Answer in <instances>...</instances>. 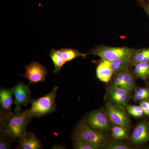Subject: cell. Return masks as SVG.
<instances>
[{
  "mask_svg": "<svg viewBox=\"0 0 149 149\" xmlns=\"http://www.w3.org/2000/svg\"><path fill=\"white\" fill-rule=\"evenodd\" d=\"M32 118L28 116L25 111L8 115H1V136L18 141L27 133V125Z\"/></svg>",
  "mask_w": 149,
  "mask_h": 149,
  "instance_id": "1",
  "label": "cell"
},
{
  "mask_svg": "<svg viewBox=\"0 0 149 149\" xmlns=\"http://www.w3.org/2000/svg\"><path fill=\"white\" fill-rule=\"evenodd\" d=\"M58 87L56 86L50 93L39 98L32 100L31 107L26 110L28 116L40 118L55 111V99Z\"/></svg>",
  "mask_w": 149,
  "mask_h": 149,
  "instance_id": "2",
  "label": "cell"
},
{
  "mask_svg": "<svg viewBox=\"0 0 149 149\" xmlns=\"http://www.w3.org/2000/svg\"><path fill=\"white\" fill-rule=\"evenodd\" d=\"M139 49L128 47L100 45L93 48L87 54L98 56L103 60L111 61L120 58L131 59Z\"/></svg>",
  "mask_w": 149,
  "mask_h": 149,
  "instance_id": "3",
  "label": "cell"
},
{
  "mask_svg": "<svg viewBox=\"0 0 149 149\" xmlns=\"http://www.w3.org/2000/svg\"><path fill=\"white\" fill-rule=\"evenodd\" d=\"M74 136L95 149L105 146L108 142L106 136L100 131L92 129L85 123H81L78 126Z\"/></svg>",
  "mask_w": 149,
  "mask_h": 149,
  "instance_id": "4",
  "label": "cell"
},
{
  "mask_svg": "<svg viewBox=\"0 0 149 149\" xmlns=\"http://www.w3.org/2000/svg\"><path fill=\"white\" fill-rule=\"evenodd\" d=\"M109 118L106 113L101 110L95 111L90 113L85 120V123L92 129L106 132L110 127Z\"/></svg>",
  "mask_w": 149,
  "mask_h": 149,
  "instance_id": "5",
  "label": "cell"
},
{
  "mask_svg": "<svg viewBox=\"0 0 149 149\" xmlns=\"http://www.w3.org/2000/svg\"><path fill=\"white\" fill-rule=\"evenodd\" d=\"M25 72L21 76L29 81V85L43 82L45 80L47 71L42 65L36 61L32 62L25 66Z\"/></svg>",
  "mask_w": 149,
  "mask_h": 149,
  "instance_id": "6",
  "label": "cell"
},
{
  "mask_svg": "<svg viewBox=\"0 0 149 149\" xmlns=\"http://www.w3.org/2000/svg\"><path fill=\"white\" fill-rule=\"evenodd\" d=\"M119 107L108 103L107 104L104 111L111 122L113 124L128 129L130 126L129 118L125 112Z\"/></svg>",
  "mask_w": 149,
  "mask_h": 149,
  "instance_id": "7",
  "label": "cell"
},
{
  "mask_svg": "<svg viewBox=\"0 0 149 149\" xmlns=\"http://www.w3.org/2000/svg\"><path fill=\"white\" fill-rule=\"evenodd\" d=\"M14 95L15 97L14 101L15 108V113L20 112L22 106L25 107L28 103H31V92L28 86L25 85L22 82H19L13 87Z\"/></svg>",
  "mask_w": 149,
  "mask_h": 149,
  "instance_id": "8",
  "label": "cell"
},
{
  "mask_svg": "<svg viewBox=\"0 0 149 149\" xmlns=\"http://www.w3.org/2000/svg\"><path fill=\"white\" fill-rule=\"evenodd\" d=\"M135 76L129 68L119 73L115 74L112 80V85L115 87L124 88L131 91L135 87Z\"/></svg>",
  "mask_w": 149,
  "mask_h": 149,
  "instance_id": "9",
  "label": "cell"
},
{
  "mask_svg": "<svg viewBox=\"0 0 149 149\" xmlns=\"http://www.w3.org/2000/svg\"><path fill=\"white\" fill-rule=\"evenodd\" d=\"M130 92L124 88L111 87L108 91V97L115 105L121 107L126 105L130 100Z\"/></svg>",
  "mask_w": 149,
  "mask_h": 149,
  "instance_id": "10",
  "label": "cell"
},
{
  "mask_svg": "<svg viewBox=\"0 0 149 149\" xmlns=\"http://www.w3.org/2000/svg\"><path fill=\"white\" fill-rule=\"evenodd\" d=\"M13 88H1L0 90L1 115H8L13 113L11 108L14 101L13 99Z\"/></svg>",
  "mask_w": 149,
  "mask_h": 149,
  "instance_id": "11",
  "label": "cell"
},
{
  "mask_svg": "<svg viewBox=\"0 0 149 149\" xmlns=\"http://www.w3.org/2000/svg\"><path fill=\"white\" fill-rule=\"evenodd\" d=\"M149 140V125L146 121H143L137 125L133 130L130 138L133 143L141 144Z\"/></svg>",
  "mask_w": 149,
  "mask_h": 149,
  "instance_id": "12",
  "label": "cell"
},
{
  "mask_svg": "<svg viewBox=\"0 0 149 149\" xmlns=\"http://www.w3.org/2000/svg\"><path fill=\"white\" fill-rule=\"evenodd\" d=\"M18 145L16 149H40L42 148V144L35 134L27 132L18 140Z\"/></svg>",
  "mask_w": 149,
  "mask_h": 149,
  "instance_id": "13",
  "label": "cell"
},
{
  "mask_svg": "<svg viewBox=\"0 0 149 149\" xmlns=\"http://www.w3.org/2000/svg\"><path fill=\"white\" fill-rule=\"evenodd\" d=\"M114 74L107 61L103 60L100 62L96 69V75L100 81L108 83Z\"/></svg>",
  "mask_w": 149,
  "mask_h": 149,
  "instance_id": "14",
  "label": "cell"
},
{
  "mask_svg": "<svg viewBox=\"0 0 149 149\" xmlns=\"http://www.w3.org/2000/svg\"><path fill=\"white\" fill-rule=\"evenodd\" d=\"M130 60L131 59L130 58H120L111 61H107L114 74H116L130 67Z\"/></svg>",
  "mask_w": 149,
  "mask_h": 149,
  "instance_id": "15",
  "label": "cell"
},
{
  "mask_svg": "<svg viewBox=\"0 0 149 149\" xmlns=\"http://www.w3.org/2000/svg\"><path fill=\"white\" fill-rule=\"evenodd\" d=\"M49 55L54 65L53 73L58 74L61 70V68L65 63L63 58L61 52L60 50H56L55 49H53L50 51Z\"/></svg>",
  "mask_w": 149,
  "mask_h": 149,
  "instance_id": "16",
  "label": "cell"
},
{
  "mask_svg": "<svg viewBox=\"0 0 149 149\" xmlns=\"http://www.w3.org/2000/svg\"><path fill=\"white\" fill-rule=\"evenodd\" d=\"M135 76L146 80L149 76V61L137 63L134 66Z\"/></svg>",
  "mask_w": 149,
  "mask_h": 149,
  "instance_id": "17",
  "label": "cell"
},
{
  "mask_svg": "<svg viewBox=\"0 0 149 149\" xmlns=\"http://www.w3.org/2000/svg\"><path fill=\"white\" fill-rule=\"evenodd\" d=\"M149 61V47L139 49L130 60V67L138 63Z\"/></svg>",
  "mask_w": 149,
  "mask_h": 149,
  "instance_id": "18",
  "label": "cell"
},
{
  "mask_svg": "<svg viewBox=\"0 0 149 149\" xmlns=\"http://www.w3.org/2000/svg\"><path fill=\"white\" fill-rule=\"evenodd\" d=\"M60 51L65 63L71 61L74 59L79 57L85 58L87 55V54L82 53L77 50L73 49L61 48Z\"/></svg>",
  "mask_w": 149,
  "mask_h": 149,
  "instance_id": "19",
  "label": "cell"
},
{
  "mask_svg": "<svg viewBox=\"0 0 149 149\" xmlns=\"http://www.w3.org/2000/svg\"><path fill=\"white\" fill-rule=\"evenodd\" d=\"M127 129L120 126L115 125L111 128L112 136L116 140H124L128 139Z\"/></svg>",
  "mask_w": 149,
  "mask_h": 149,
  "instance_id": "20",
  "label": "cell"
},
{
  "mask_svg": "<svg viewBox=\"0 0 149 149\" xmlns=\"http://www.w3.org/2000/svg\"><path fill=\"white\" fill-rule=\"evenodd\" d=\"M136 101H143L149 99V90L148 88H141L136 89L133 95Z\"/></svg>",
  "mask_w": 149,
  "mask_h": 149,
  "instance_id": "21",
  "label": "cell"
},
{
  "mask_svg": "<svg viewBox=\"0 0 149 149\" xmlns=\"http://www.w3.org/2000/svg\"><path fill=\"white\" fill-rule=\"evenodd\" d=\"M125 108L130 115L137 118L142 117L144 113L143 111L140 106L126 105Z\"/></svg>",
  "mask_w": 149,
  "mask_h": 149,
  "instance_id": "22",
  "label": "cell"
},
{
  "mask_svg": "<svg viewBox=\"0 0 149 149\" xmlns=\"http://www.w3.org/2000/svg\"><path fill=\"white\" fill-rule=\"evenodd\" d=\"M74 148L77 149H95L92 146L86 143L77 137H74Z\"/></svg>",
  "mask_w": 149,
  "mask_h": 149,
  "instance_id": "23",
  "label": "cell"
},
{
  "mask_svg": "<svg viewBox=\"0 0 149 149\" xmlns=\"http://www.w3.org/2000/svg\"><path fill=\"white\" fill-rule=\"evenodd\" d=\"M108 149H129L130 147L122 142H114L108 145L106 147Z\"/></svg>",
  "mask_w": 149,
  "mask_h": 149,
  "instance_id": "24",
  "label": "cell"
},
{
  "mask_svg": "<svg viewBox=\"0 0 149 149\" xmlns=\"http://www.w3.org/2000/svg\"><path fill=\"white\" fill-rule=\"evenodd\" d=\"M14 141L12 139L2 136L0 140V149L9 148Z\"/></svg>",
  "mask_w": 149,
  "mask_h": 149,
  "instance_id": "25",
  "label": "cell"
},
{
  "mask_svg": "<svg viewBox=\"0 0 149 149\" xmlns=\"http://www.w3.org/2000/svg\"><path fill=\"white\" fill-rule=\"evenodd\" d=\"M140 106L142 108L145 114L149 117V101L145 100L141 101Z\"/></svg>",
  "mask_w": 149,
  "mask_h": 149,
  "instance_id": "26",
  "label": "cell"
},
{
  "mask_svg": "<svg viewBox=\"0 0 149 149\" xmlns=\"http://www.w3.org/2000/svg\"><path fill=\"white\" fill-rule=\"evenodd\" d=\"M141 7L142 8L145 12L146 13L147 15L149 17V3L148 1H144L143 3H139Z\"/></svg>",
  "mask_w": 149,
  "mask_h": 149,
  "instance_id": "27",
  "label": "cell"
},
{
  "mask_svg": "<svg viewBox=\"0 0 149 149\" xmlns=\"http://www.w3.org/2000/svg\"><path fill=\"white\" fill-rule=\"evenodd\" d=\"M136 1H137L139 2V3H143L145 1L144 0H136Z\"/></svg>",
  "mask_w": 149,
  "mask_h": 149,
  "instance_id": "28",
  "label": "cell"
},
{
  "mask_svg": "<svg viewBox=\"0 0 149 149\" xmlns=\"http://www.w3.org/2000/svg\"><path fill=\"white\" fill-rule=\"evenodd\" d=\"M148 2L149 3V0H148Z\"/></svg>",
  "mask_w": 149,
  "mask_h": 149,
  "instance_id": "29",
  "label": "cell"
}]
</instances>
